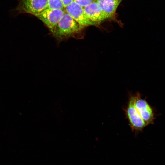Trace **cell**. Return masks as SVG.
Listing matches in <instances>:
<instances>
[{
	"mask_svg": "<svg viewBox=\"0 0 165 165\" xmlns=\"http://www.w3.org/2000/svg\"><path fill=\"white\" fill-rule=\"evenodd\" d=\"M48 0H18L14 9L16 14L27 13L34 15L48 7Z\"/></svg>",
	"mask_w": 165,
	"mask_h": 165,
	"instance_id": "cell-3",
	"label": "cell"
},
{
	"mask_svg": "<svg viewBox=\"0 0 165 165\" xmlns=\"http://www.w3.org/2000/svg\"><path fill=\"white\" fill-rule=\"evenodd\" d=\"M64 9L84 28L89 26H94L93 23L86 15L83 8L75 1H73L64 8Z\"/></svg>",
	"mask_w": 165,
	"mask_h": 165,
	"instance_id": "cell-7",
	"label": "cell"
},
{
	"mask_svg": "<svg viewBox=\"0 0 165 165\" xmlns=\"http://www.w3.org/2000/svg\"><path fill=\"white\" fill-rule=\"evenodd\" d=\"M110 19H115L117 9L123 0H95Z\"/></svg>",
	"mask_w": 165,
	"mask_h": 165,
	"instance_id": "cell-8",
	"label": "cell"
},
{
	"mask_svg": "<svg viewBox=\"0 0 165 165\" xmlns=\"http://www.w3.org/2000/svg\"><path fill=\"white\" fill-rule=\"evenodd\" d=\"M84 28L65 11L52 34L56 39L61 41L77 36L81 34Z\"/></svg>",
	"mask_w": 165,
	"mask_h": 165,
	"instance_id": "cell-1",
	"label": "cell"
},
{
	"mask_svg": "<svg viewBox=\"0 0 165 165\" xmlns=\"http://www.w3.org/2000/svg\"><path fill=\"white\" fill-rule=\"evenodd\" d=\"M83 9L86 15L94 26L98 27L101 23L110 19L95 0L83 7Z\"/></svg>",
	"mask_w": 165,
	"mask_h": 165,
	"instance_id": "cell-5",
	"label": "cell"
},
{
	"mask_svg": "<svg viewBox=\"0 0 165 165\" xmlns=\"http://www.w3.org/2000/svg\"><path fill=\"white\" fill-rule=\"evenodd\" d=\"M48 8L51 9H64L61 0H48Z\"/></svg>",
	"mask_w": 165,
	"mask_h": 165,
	"instance_id": "cell-9",
	"label": "cell"
},
{
	"mask_svg": "<svg viewBox=\"0 0 165 165\" xmlns=\"http://www.w3.org/2000/svg\"><path fill=\"white\" fill-rule=\"evenodd\" d=\"M94 0H74V1L83 8L88 5Z\"/></svg>",
	"mask_w": 165,
	"mask_h": 165,
	"instance_id": "cell-10",
	"label": "cell"
},
{
	"mask_svg": "<svg viewBox=\"0 0 165 165\" xmlns=\"http://www.w3.org/2000/svg\"><path fill=\"white\" fill-rule=\"evenodd\" d=\"M62 2L64 7L65 8L66 6L71 3L74 0H61Z\"/></svg>",
	"mask_w": 165,
	"mask_h": 165,
	"instance_id": "cell-11",
	"label": "cell"
},
{
	"mask_svg": "<svg viewBox=\"0 0 165 165\" xmlns=\"http://www.w3.org/2000/svg\"><path fill=\"white\" fill-rule=\"evenodd\" d=\"M65 12L64 9H51L48 7L34 16L41 20L52 33Z\"/></svg>",
	"mask_w": 165,
	"mask_h": 165,
	"instance_id": "cell-4",
	"label": "cell"
},
{
	"mask_svg": "<svg viewBox=\"0 0 165 165\" xmlns=\"http://www.w3.org/2000/svg\"><path fill=\"white\" fill-rule=\"evenodd\" d=\"M135 93H129L127 105L123 108L132 131L135 134L141 131L147 125L141 117L135 105Z\"/></svg>",
	"mask_w": 165,
	"mask_h": 165,
	"instance_id": "cell-2",
	"label": "cell"
},
{
	"mask_svg": "<svg viewBox=\"0 0 165 165\" xmlns=\"http://www.w3.org/2000/svg\"><path fill=\"white\" fill-rule=\"evenodd\" d=\"M135 105L142 118L147 125L153 124L155 119L152 108L139 92L135 93Z\"/></svg>",
	"mask_w": 165,
	"mask_h": 165,
	"instance_id": "cell-6",
	"label": "cell"
}]
</instances>
